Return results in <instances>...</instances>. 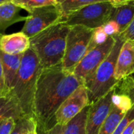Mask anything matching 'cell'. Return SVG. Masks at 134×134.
<instances>
[{"label": "cell", "instance_id": "7402d4cb", "mask_svg": "<svg viewBox=\"0 0 134 134\" xmlns=\"http://www.w3.org/2000/svg\"><path fill=\"white\" fill-rule=\"evenodd\" d=\"M34 118L22 117L16 120V126L10 134H24Z\"/></svg>", "mask_w": 134, "mask_h": 134}, {"label": "cell", "instance_id": "1f68e13d", "mask_svg": "<svg viewBox=\"0 0 134 134\" xmlns=\"http://www.w3.org/2000/svg\"><path fill=\"white\" fill-rule=\"evenodd\" d=\"M9 1H11V0H0V5L4 3V2H9Z\"/></svg>", "mask_w": 134, "mask_h": 134}, {"label": "cell", "instance_id": "484cf974", "mask_svg": "<svg viewBox=\"0 0 134 134\" xmlns=\"http://www.w3.org/2000/svg\"><path fill=\"white\" fill-rule=\"evenodd\" d=\"M5 87V79H4V74H3V68H2V60L0 58V97L7 95L9 93Z\"/></svg>", "mask_w": 134, "mask_h": 134}, {"label": "cell", "instance_id": "7a4b0ae2", "mask_svg": "<svg viewBox=\"0 0 134 134\" xmlns=\"http://www.w3.org/2000/svg\"><path fill=\"white\" fill-rule=\"evenodd\" d=\"M70 26L60 21L30 38L43 68L62 65Z\"/></svg>", "mask_w": 134, "mask_h": 134}, {"label": "cell", "instance_id": "7c38bea8", "mask_svg": "<svg viewBox=\"0 0 134 134\" xmlns=\"http://www.w3.org/2000/svg\"><path fill=\"white\" fill-rule=\"evenodd\" d=\"M30 48V38L22 31L2 35L0 38V51L6 54H24Z\"/></svg>", "mask_w": 134, "mask_h": 134}, {"label": "cell", "instance_id": "3957f363", "mask_svg": "<svg viewBox=\"0 0 134 134\" xmlns=\"http://www.w3.org/2000/svg\"><path fill=\"white\" fill-rule=\"evenodd\" d=\"M43 68L31 49H28L21 58L16 85L12 93L16 97L21 111L26 118H34L33 103L38 76Z\"/></svg>", "mask_w": 134, "mask_h": 134}, {"label": "cell", "instance_id": "f1b7e54d", "mask_svg": "<svg viewBox=\"0 0 134 134\" xmlns=\"http://www.w3.org/2000/svg\"><path fill=\"white\" fill-rule=\"evenodd\" d=\"M37 130H38L37 123H36L35 119H33L31 124L29 125V126L27 127V129L26 130V131L24 132V134H38Z\"/></svg>", "mask_w": 134, "mask_h": 134}, {"label": "cell", "instance_id": "52a82bcc", "mask_svg": "<svg viewBox=\"0 0 134 134\" xmlns=\"http://www.w3.org/2000/svg\"><path fill=\"white\" fill-rule=\"evenodd\" d=\"M115 42V35L108 36L105 42L90 47L88 52L74 69L73 74L83 82L87 90L93 81L97 68L108 56Z\"/></svg>", "mask_w": 134, "mask_h": 134}, {"label": "cell", "instance_id": "6da1fadb", "mask_svg": "<svg viewBox=\"0 0 134 134\" xmlns=\"http://www.w3.org/2000/svg\"><path fill=\"white\" fill-rule=\"evenodd\" d=\"M83 82L62 65L43 68L37 81L33 115L37 128L47 132L56 125L55 115L64 101Z\"/></svg>", "mask_w": 134, "mask_h": 134}, {"label": "cell", "instance_id": "f546056e", "mask_svg": "<svg viewBox=\"0 0 134 134\" xmlns=\"http://www.w3.org/2000/svg\"><path fill=\"white\" fill-rule=\"evenodd\" d=\"M134 132V119L132 120L129 125L126 127L124 131L122 132V134H133Z\"/></svg>", "mask_w": 134, "mask_h": 134}, {"label": "cell", "instance_id": "ffe728a7", "mask_svg": "<svg viewBox=\"0 0 134 134\" xmlns=\"http://www.w3.org/2000/svg\"><path fill=\"white\" fill-rule=\"evenodd\" d=\"M115 93L128 97L134 109V72L120 79L114 88Z\"/></svg>", "mask_w": 134, "mask_h": 134}, {"label": "cell", "instance_id": "cb8c5ba5", "mask_svg": "<svg viewBox=\"0 0 134 134\" xmlns=\"http://www.w3.org/2000/svg\"><path fill=\"white\" fill-rule=\"evenodd\" d=\"M134 119V109L133 108H130L129 110V111L126 113V115H125V117L122 119V120L121 121V122L119 123V125L118 126V127L116 128V130H115V132L113 134H122V132L124 131V130L126 129V127L129 125V123Z\"/></svg>", "mask_w": 134, "mask_h": 134}, {"label": "cell", "instance_id": "d6986e66", "mask_svg": "<svg viewBox=\"0 0 134 134\" xmlns=\"http://www.w3.org/2000/svg\"><path fill=\"white\" fill-rule=\"evenodd\" d=\"M108 0H57V6L62 14V20L71 13L93 3Z\"/></svg>", "mask_w": 134, "mask_h": 134}, {"label": "cell", "instance_id": "44dd1931", "mask_svg": "<svg viewBox=\"0 0 134 134\" xmlns=\"http://www.w3.org/2000/svg\"><path fill=\"white\" fill-rule=\"evenodd\" d=\"M11 2L26 10L27 13H30L31 10L38 7L57 4V0H11Z\"/></svg>", "mask_w": 134, "mask_h": 134}, {"label": "cell", "instance_id": "9c48e42d", "mask_svg": "<svg viewBox=\"0 0 134 134\" xmlns=\"http://www.w3.org/2000/svg\"><path fill=\"white\" fill-rule=\"evenodd\" d=\"M90 105L88 90L85 85L79 86L60 106L56 115V124L65 126Z\"/></svg>", "mask_w": 134, "mask_h": 134}, {"label": "cell", "instance_id": "e0dca14e", "mask_svg": "<svg viewBox=\"0 0 134 134\" xmlns=\"http://www.w3.org/2000/svg\"><path fill=\"white\" fill-rule=\"evenodd\" d=\"M8 117H13L16 120L24 117L18 100L12 92L0 97V122Z\"/></svg>", "mask_w": 134, "mask_h": 134}, {"label": "cell", "instance_id": "8fae6325", "mask_svg": "<svg viewBox=\"0 0 134 134\" xmlns=\"http://www.w3.org/2000/svg\"><path fill=\"white\" fill-rule=\"evenodd\" d=\"M130 108H132V103L128 97L114 93L110 112L104 122L99 134H113Z\"/></svg>", "mask_w": 134, "mask_h": 134}, {"label": "cell", "instance_id": "30bf717a", "mask_svg": "<svg viewBox=\"0 0 134 134\" xmlns=\"http://www.w3.org/2000/svg\"><path fill=\"white\" fill-rule=\"evenodd\" d=\"M114 89L89 106L86 119V134H99L100 128L108 115L112 103Z\"/></svg>", "mask_w": 134, "mask_h": 134}, {"label": "cell", "instance_id": "277c9868", "mask_svg": "<svg viewBox=\"0 0 134 134\" xmlns=\"http://www.w3.org/2000/svg\"><path fill=\"white\" fill-rule=\"evenodd\" d=\"M126 40L119 34L115 35V42L108 56L97 68L93 81L88 89L90 104L94 103L111 91L118 80L115 79V68L121 48Z\"/></svg>", "mask_w": 134, "mask_h": 134}, {"label": "cell", "instance_id": "5b68a950", "mask_svg": "<svg viewBox=\"0 0 134 134\" xmlns=\"http://www.w3.org/2000/svg\"><path fill=\"white\" fill-rule=\"evenodd\" d=\"M93 31L94 30L81 25L70 27L62 62V68L64 70L73 72L75 67L88 52Z\"/></svg>", "mask_w": 134, "mask_h": 134}, {"label": "cell", "instance_id": "4dcf8cb0", "mask_svg": "<svg viewBox=\"0 0 134 134\" xmlns=\"http://www.w3.org/2000/svg\"><path fill=\"white\" fill-rule=\"evenodd\" d=\"M130 1H133V0H108V2H111L114 6L124 4V3L130 2Z\"/></svg>", "mask_w": 134, "mask_h": 134}, {"label": "cell", "instance_id": "4fadbf2b", "mask_svg": "<svg viewBox=\"0 0 134 134\" xmlns=\"http://www.w3.org/2000/svg\"><path fill=\"white\" fill-rule=\"evenodd\" d=\"M134 72V42L126 40L119 52L116 68L115 79L119 81Z\"/></svg>", "mask_w": 134, "mask_h": 134}, {"label": "cell", "instance_id": "2e32d148", "mask_svg": "<svg viewBox=\"0 0 134 134\" xmlns=\"http://www.w3.org/2000/svg\"><path fill=\"white\" fill-rule=\"evenodd\" d=\"M21 8L11 1L0 5V33L15 23L24 21L26 17L20 15Z\"/></svg>", "mask_w": 134, "mask_h": 134}, {"label": "cell", "instance_id": "83f0119b", "mask_svg": "<svg viewBox=\"0 0 134 134\" xmlns=\"http://www.w3.org/2000/svg\"><path fill=\"white\" fill-rule=\"evenodd\" d=\"M44 134H64V126L56 124Z\"/></svg>", "mask_w": 134, "mask_h": 134}, {"label": "cell", "instance_id": "5bb4252c", "mask_svg": "<svg viewBox=\"0 0 134 134\" xmlns=\"http://www.w3.org/2000/svg\"><path fill=\"white\" fill-rule=\"evenodd\" d=\"M22 55L23 54L9 55L0 51V58L3 68L5 84L9 92H11L16 85Z\"/></svg>", "mask_w": 134, "mask_h": 134}, {"label": "cell", "instance_id": "8992f818", "mask_svg": "<svg viewBox=\"0 0 134 134\" xmlns=\"http://www.w3.org/2000/svg\"><path fill=\"white\" fill-rule=\"evenodd\" d=\"M113 10L114 5L108 1L97 2L71 13L61 21L70 27L81 25L95 30L110 20Z\"/></svg>", "mask_w": 134, "mask_h": 134}, {"label": "cell", "instance_id": "d6a6232c", "mask_svg": "<svg viewBox=\"0 0 134 134\" xmlns=\"http://www.w3.org/2000/svg\"><path fill=\"white\" fill-rule=\"evenodd\" d=\"M2 34H1V33H0V38H1V37H2Z\"/></svg>", "mask_w": 134, "mask_h": 134}, {"label": "cell", "instance_id": "ba28073f", "mask_svg": "<svg viewBox=\"0 0 134 134\" xmlns=\"http://www.w3.org/2000/svg\"><path fill=\"white\" fill-rule=\"evenodd\" d=\"M28 13L21 31L30 38L62 20V14L57 5L38 7Z\"/></svg>", "mask_w": 134, "mask_h": 134}, {"label": "cell", "instance_id": "9a60e30c", "mask_svg": "<svg viewBox=\"0 0 134 134\" xmlns=\"http://www.w3.org/2000/svg\"><path fill=\"white\" fill-rule=\"evenodd\" d=\"M110 20L117 23L119 27V34L126 31L134 20V0L114 6Z\"/></svg>", "mask_w": 134, "mask_h": 134}, {"label": "cell", "instance_id": "d4e9b609", "mask_svg": "<svg viewBox=\"0 0 134 134\" xmlns=\"http://www.w3.org/2000/svg\"><path fill=\"white\" fill-rule=\"evenodd\" d=\"M101 28L105 32L108 36H114L119 34V27L115 20H110L105 24H104Z\"/></svg>", "mask_w": 134, "mask_h": 134}, {"label": "cell", "instance_id": "ac0fdd59", "mask_svg": "<svg viewBox=\"0 0 134 134\" xmlns=\"http://www.w3.org/2000/svg\"><path fill=\"white\" fill-rule=\"evenodd\" d=\"M89 106L64 126V134H86V119Z\"/></svg>", "mask_w": 134, "mask_h": 134}, {"label": "cell", "instance_id": "836d02e7", "mask_svg": "<svg viewBox=\"0 0 134 134\" xmlns=\"http://www.w3.org/2000/svg\"><path fill=\"white\" fill-rule=\"evenodd\" d=\"M133 134H134V132H133Z\"/></svg>", "mask_w": 134, "mask_h": 134}, {"label": "cell", "instance_id": "603a6c76", "mask_svg": "<svg viewBox=\"0 0 134 134\" xmlns=\"http://www.w3.org/2000/svg\"><path fill=\"white\" fill-rule=\"evenodd\" d=\"M16 126V119L13 117L3 119L0 122V134H10Z\"/></svg>", "mask_w": 134, "mask_h": 134}, {"label": "cell", "instance_id": "4316f807", "mask_svg": "<svg viewBox=\"0 0 134 134\" xmlns=\"http://www.w3.org/2000/svg\"><path fill=\"white\" fill-rule=\"evenodd\" d=\"M125 40H130L134 42V20L130 26L123 33L119 34Z\"/></svg>", "mask_w": 134, "mask_h": 134}]
</instances>
